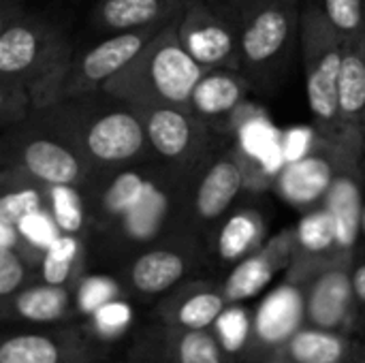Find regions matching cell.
Segmentation results:
<instances>
[{
  "label": "cell",
  "mask_w": 365,
  "mask_h": 363,
  "mask_svg": "<svg viewBox=\"0 0 365 363\" xmlns=\"http://www.w3.org/2000/svg\"><path fill=\"white\" fill-rule=\"evenodd\" d=\"M255 167L252 156L244 152L237 137L218 135L212 148L180 180L182 231L205 242L235 208Z\"/></svg>",
  "instance_id": "cell-1"
},
{
  "label": "cell",
  "mask_w": 365,
  "mask_h": 363,
  "mask_svg": "<svg viewBox=\"0 0 365 363\" xmlns=\"http://www.w3.org/2000/svg\"><path fill=\"white\" fill-rule=\"evenodd\" d=\"M175 21L167 24L158 36L111 81L113 92L135 109L178 107L188 109L190 96L203 68L180 43Z\"/></svg>",
  "instance_id": "cell-2"
},
{
  "label": "cell",
  "mask_w": 365,
  "mask_h": 363,
  "mask_svg": "<svg viewBox=\"0 0 365 363\" xmlns=\"http://www.w3.org/2000/svg\"><path fill=\"white\" fill-rule=\"evenodd\" d=\"M342 49L344 39L334 30V26L314 4L304 0L299 56L306 71V94L317 139L334 148L344 160L361 165L349 152L338 113V75L342 64Z\"/></svg>",
  "instance_id": "cell-3"
},
{
  "label": "cell",
  "mask_w": 365,
  "mask_h": 363,
  "mask_svg": "<svg viewBox=\"0 0 365 363\" xmlns=\"http://www.w3.org/2000/svg\"><path fill=\"white\" fill-rule=\"evenodd\" d=\"M304 0H269L240 26V66L252 90L272 94L289 75L299 53Z\"/></svg>",
  "instance_id": "cell-4"
},
{
  "label": "cell",
  "mask_w": 365,
  "mask_h": 363,
  "mask_svg": "<svg viewBox=\"0 0 365 363\" xmlns=\"http://www.w3.org/2000/svg\"><path fill=\"white\" fill-rule=\"evenodd\" d=\"M205 274L207 261L203 242L180 231L130 255L122 263L118 280L128 300L154 306L178 285Z\"/></svg>",
  "instance_id": "cell-5"
},
{
  "label": "cell",
  "mask_w": 365,
  "mask_h": 363,
  "mask_svg": "<svg viewBox=\"0 0 365 363\" xmlns=\"http://www.w3.org/2000/svg\"><path fill=\"white\" fill-rule=\"evenodd\" d=\"M111 349L98 344L83 321L28 332H0V363H98Z\"/></svg>",
  "instance_id": "cell-6"
},
{
  "label": "cell",
  "mask_w": 365,
  "mask_h": 363,
  "mask_svg": "<svg viewBox=\"0 0 365 363\" xmlns=\"http://www.w3.org/2000/svg\"><path fill=\"white\" fill-rule=\"evenodd\" d=\"M353 261L351 257L331 259L293 282L304 295L306 325L357 336V306L351 282Z\"/></svg>",
  "instance_id": "cell-7"
},
{
  "label": "cell",
  "mask_w": 365,
  "mask_h": 363,
  "mask_svg": "<svg viewBox=\"0 0 365 363\" xmlns=\"http://www.w3.org/2000/svg\"><path fill=\"white\" fill-rule=\"evenodd\" d=\"M150 152L184 175L212 148L218 133L186 109L150 107L139 109Z\"/></svg>",
  "instance_id": "cell-8"
},
{
  "label": "cell",
  "mask_w": 365,
  "mask_h": 363,
  "mask_svg": "<svg viewBox=\"0 0 365 363\" xmlns=\"http://www.w3.org/2000/svg\"><path fill=\"white\" fill-rule=\"evenodd\" d=\"M250 92L252 86L240 71L207 68L192 90L188 109L214 133L237 137L255 116H263L248 101Z\"/></svg>",
  "instance_id": "cell-9"
},
{
  "label": "cell",
  "mask_w": 365,
  "mask_h": 363,
  "mask_svg": "<svg viewBox=\"0 0 365 363\" xmlns=\"http://www.w3.org/2000/svg\"><path fill=\"white\" fill-rule=\"evenodd\" d=\"M178 39L203 68L240 66V26L205 0H186L178 21Z\"/></svg>",
  "instance_id": "cell-10"
},
{
  "label": "cell",
  "mask_w": 365,
  "mask_h": 363,
  "mask_svg": "<svg viewBox=\"0 0 365 363\" xmlns=\"http://www.w3.org/2000/svg\"><path fill=\"white\" fill-rule=\"evenodd\" d=\"M304 321V295L302 289L289 280L272 289L252 317V338L246 363H267L274 353L302 327Z\"/></svg>",
  "instance_id": "cell-11"
},
{
  "label": "cell",
  "mask_w": 365,
  "mask_h": 363,
  "mask_svg": "<svg viewBox=\"0 0 365 363\" xmlns=\"http://www.w3.org/2000/svg\"><path fill=\"white\" fill-rule=\"evenodd\" d=\"M267 242V218L255 205H235L205 237L207 276L220 280L235 263Z\"/></svg>",
  "instance_id": "cell-12"
},
{
  "label": "cell",
  "mask_w": 365,
  "mask_h": 363,
  "mask_svg": "<svg viewBox=\"0 0 365 363\" xmlns=\"http://www.w3.org/2000/svg\"><path fill=\"white\" fill-rule=\"evenodd\" d=\"M295 255V229H284L235 263L222 278L220 287L229 304H246L269 289L274 278L289 270Z\"/></svg>",
  "instance_id": "cell-13"
},
{
  "label": "cell",
  "mask_w": 365,
  "mask_h": 363,
  "mask_svg": "<svg viewBox=\"0 0 365 363\" xmlns=\"http://www.w3.org/2000/svg\"><path fill=\"white\" fill-rule=\"evenodd\" d=\"M227 306L220 280L197 276L163 295L152 306V319L175 329H210Z\"/></svg>",
  "instance_id": "cell-14"
},
{
  "label": "cell",
  "mask_w": 365,
  "mask_h": 363,
  "mask_svg": "<svg viewBox=\"0 0 365 363\" xmlns=\"http://www.w3.org/2000/svg\"><path fill=\"white\" fill-rule=\"evenodd\" d=\"M342 160L344 158L334 148L317 139L314 148L306 156L293 163H287L278 171L276 190L293 208L302 212L314 210L323 205L325 195Z\"/></svg>",
  "instance_id": "cell-15"
},
{
  "label": "cell",
  "mask_w": 365,
  "mask_h": 363,
  "mask_svg": "<svg viewBox=\"0 0 365 363\" xmlns=\"http://www.w3.org/2000/svg\"><path fill=\"white\" fill-rule=\"evenodd\" d=\"M86 152L105 165H122L143 156L150 145L139 109H111L92 120L83 135Z\"/></svg>",
  "instance_id": "cell-16"
},
{
  "label": "cell",
  "mask_w": 365,
  "mask_h": 363,
  "mask_svg": "<svg viewBox=\"0 0 365 363\" xmlns=\"http://www.w3.org/2000/svg\"><path fill=\"white\" fill-rule=\"evenodd\" d=\"M338 113L351 156L364 165L365 32L344 41L338 75Z\"/></svg>",
  "instance_id": "cell-17"
},
{
  "label": "cell",
  "mask_w": 365,
  "mask_h": 363,
  "mask_svg": "<svg viewBox=\"0 0 365 363\" xmlns=\"http://www.w3.org/2000/svg\"><path fill=\"white\" fill-rule=\"evenodd\" d=\"M71 321H79L73 289L30 282L6 297H0V323L62 325Z\"/></svg>",
  "instance_id": "cell-18"
},
{
  "label": "cell",
  "mask_w": 365,
  "mask_h": 363,
  "mask_svg": "<svg viewBox=\"0 0 365 363\" xmlns=\"http://www.w3.org/2000/svg\"><path fill=\"white\" fill-rule=\"evenodd\" d=\"M165 26L167 24H154L137 30L115 32L113 36L101 41L79 62V77L90 83H103L113 79L158 36Z\"/></svg>",
  "instance_id": "cell-19"
},
{
  "label": "cell",
  "mask_w": 365,
  "mask_h": 363,
  "mask_svg": "<svg viewBox=\"0 0 365 363\" xmlns=\"http://www.w3.org/2000/svg\"><path fill=\"white\" fill-rule=\"evenodd\" d=\"M359 336L302 325L267 363H351Z\"/></svg>",
  "instance_id": "cell-20"
},
{
  "label": "cell",
  "mask_w": 365,
  "mask_h": 363,
  "mask_svg": "<svg viewBox=\"0 0 365 363\" xmlns=\"http://www.w3.org/2000/svg\"><path fill=\"white\" fill-rule=\"evenodd\" d=\"M21 165L34 180L47 186H75L83 180L81 160L60 141L34 137L21 150Z\"/></svg>",
  "instance_id": "cell-21"
},
{
  "label": "cell",
  "mask_w": 365,
  "mask_h": 363,
  "mask_svg": "<svg viewBox=\"0 0 365 363\" xmlns=\"http://www.w3.org/2000/svg\"><path fill=\"white\" fill-rule=\"evenodd\" d=\"M186 0H103L98 24L113 32L169 24L180 17Z\"/></svg>",
  "instance_id": "cell-22"
},
{
  "label": "cell",
  "mask_w": 365,
  "mask_h": 363,
  "mask_svg": "<svg viewBox=\"0 0 365 363\" xmlns=\"http://www.w3.org/2000/svg\"><path fill=\"white\" fill-rule=\"evenodd\" d=\"M86 272V248L83 244L71 235H58L41 255L36 265V282L75 289Z\"/></svg>",
  "instance_id": "cell-23"
},
{
  "label": "cell",
  "mask_w": 365,
  "mask_h": 363,
  "mask_svg": "<svg viewBox=\"0 0 365 363\" xmlns=\"http://www.w3.org/2000/svg\"><path fill=\"white\" fill-rule=\"evenodd\" d=\"M152 188H154L152 178H148L135 169H128V171H122L120 175H115L98 199V205H96L98 227L111 229L130 210H135Z\"/></svg>",
  "instance_id": "cell-24"
},
{
  "label": "cell",
  "mask_w": 365,
  "mask_h": 363,
  "mask_svg": "<svg viewBox=\"0 0 365 363\" xmlns=\"http://www.w3.org/2000/svg\"><path fill=\"white\" fill-rule=\"evenodd\" d=\"M163 351L167 363H231L212 329H175L163 325Z\"/></svg>",
  "instance_id": "cell-25"
},
{
  "label": "cell",
  "mask_w": 365,
  "mask_h": 363,
  "mask_svg": "<svg viewBox=\"0 0 365 363\" xmlns=\"http://www.w3.org/2000/svg\"><path fill=\"white\" fill-rule=\"evenodd\" d=\"M41 56V36L28 24H11L0 36V75L28 73Z\"/></svg>",
  "instance_id": "cell-26"
},
{
  "label": "cell",
  "mask_w": 365,
  "mask_h": 363,
  "mask_svg": "<svg viewBox=\"0 0 365 363\" xmlns=\"http://www.w3.org/2000/svg\"><path fill=\"white\" fill-rule=\"evenodd\" d=\"M252 317L255 308L248 304H229L210 327L231 363H246L252 338Z\"/></svg>",
  "instance_id": "cell-27"
},
{
  "label": "cell",
  "mask_w": 365,
  "mask_h": 363,
  "mask_svg": "<svg viewBox=\"0 0 365 363\" xmlns=\"http://www.w3.org/2000/svg\"><path fill=\"white\" fill-rule=\"evenodd\" d=\"M83 321L88 334L103 347L111 349L115 342L130 338L135 334V308L133 300L120 297L113 302H107L92 315H88Z\"/></svg>",
  "instance_id": "cell-28"
},
{
  "label": "cell",
  "mask_w": 365,
  "mask_h": 363,
  "mask_svg": "<svg viewBox=\"0 0 365 363\" xmlns=\"http://www.w3.org/2000/svg\"><path fill=\"white\" fill-rule=\"evenodd\" d=\"M98 363H167L163 351V325L154 319L135 329L120 357H107Z\"/></svg>",
  "instance_id": "cell-29"
},
{
  "label": "cell",
  "mask_w": 365,
  "mask_h": 363,
  "mask_svg": "<svg viewBox=\"0 0 365 363\" xmlns=\"http://www.w3.org/2000/svg\"><path fill=\"white\" fill-rule=\"evenodd\" d=\"M75 295V312L77 319H86L88 315H92L94 310H98L101 306H105L107 302L120 300V297H128L120 285L118 278H109V276H83L77 287L73 289Z\"/></svg>",
  "instance_id": "cell-30"
},
{
  "label": "cell",
  "mask_w": 365,
  "mask_h": 363,
  "mask_svg": "<svg viewBox=\"0 0 365 363\" xmlns=\"http://www.w3.org/2000/svg\"><path fill=\"white\" fill-rule=\"evenodd\" d=\"M314 4L334 30L344 39H355L365 32V0H306Z\"/></svg>",
  "instance_id": "cell-31"
},
{
  "label": "cell",
  "mask_w": 365,
  "mask_h": 363,
  "mask_svg": "<svg viewBox=\"0 0 365 363\" xmlns=\"http://www.w3.org/2000/svg\"><path fill=\"white\" fill-rule=\"evenodd\" d=\"M34 265L11 246H0V297H6L30 282H36Z\"/></svg>",
  "instance_id": "cell-32"
},
{
  "label": "cell",
  "mask_w": 365,
  "mask_h": 363,
  "mask_svg": "<svg viewBox=\"0 0 365 363\" xmlns=\"http://www.w3.org/2000/svg\"><path fill=\"white\" fill-rule=\"evenodd\" d=\"M51 220L62 233H79L83 227V208L71 186H51Z\"/></svg>",
  "instance_id": "cell-33"
},
{
  "label": "cell",
  "mask_w": 365,
  "mask_h": 363,
  "mask_svg": "<svg viewBox=\"0 0 365 363\" xmlns=\"http://www.w3.org/2000/svg\"><path fill=\"white\" fill-rule=\"evenodd\" d=\"M41 203H43V195L32 186L0 193V223L17 229V225L26 216L41 212Z\"/></svg>",
  "instance_id": "cell-34"
},
{
  "label": "cell",
  "mask_w": 365,
  "mask_h": 363,
  "mask_svg": "<svg viewBox=\"0 0 365 363\" xmlns=\"http://www.w3.org/2000/svg\"><path fill=\"white\" fill-rule=\"evenodd\" d=\"M56 229H58V227L53 225V220L47 218V216H43L41 212H34V214L26 216V218L17 225L19 235H21L26 242H30L34 248H38V250H45V248L58 237Z\"/></svg>",
  "instance_id": "cell-35"
},
{
  "label": "cell",
  "mask_w": 365,
  "mask_h": 363,
  "mask_svg": "<svg viewBox=\"0 0 365 363\" xmlns=\"http://www.w3.org/2000/svg\"><path fill=\"white\" fill-rule=\"evenodd\" d=\"M351 282L357 306V336H365V255H355L351 267Z\"/></svg>",
  "instance_id": "cell-36"
},
{
  "label": "cell",
  "mask_w": 365,
  "mask_h": 363,
  "mask_svg": "<svg viewBox=\"0 0 365 363\" xmlns=\"http://www.w3.org/2000/svg\"><path fill=\"white\" fill-rule=\"evenodd\" d=\"M205 2L212 9H216L218 13H222L225 17H229L231 21H235L237 26H242L246 15H250L257 6H261L269 0H205Z\"/></svg>",
  "instance_id": "cell-37"
},
{
  "label": "cell",
  "mask_w": 365,
  "mask_h": 363,
  "mask_svg": "<svg viewBox=\"0 0 365 363\" xmlns=\"http://www.w3.org/2000/svg\"><path fill=\"white\" fill-rule=\"evenodd\" d=\"M357 255H365V197L361 203V216H359V244H357Z\"/></svg>",
  "instance_id": "cell-38"
},
{
  "label": "cell",
  "mask_w": 365,
  "mask_h": 363,
  "mask_svg": "<svg viewBox=\"0 0 365 363\" xmlns=\"http://www.w3.org/2000/svg\"><path fill=\"white\" fill-rule=\"evenodd\" d=\"M351 363H365V336H359V344H357V351H355Z\"/></svg>",
  "instance_id": "cell-39"
},
{
  "label": "cell",
  "mask_w": 365,
  "mask_h": 363,
  "mask_svg": "<svg viewBox=\"0 0 365 363\" xmlns=\"http://www.w3.org/2000/svg\"><path fill=\"white\" fill-rule=\"evenodd\" d=\"M6 107H9V96H6V92H4V88L0 86V116L6 111Z\"/></svg>",
  "instance_id": "cell-40"
},
{
  "label": "cell",
  "mask_w": 365,
  "mask_h": 363,
  "mask_svg": "<svg viewBox=\"0 0 365 363\" xmlns=\"http://www.w3.org/2000/svg\"><path fill=\"white\" fill-rule=\"evenodd\" d=\"M4 28H6V24H4V13L0 11V36H2V32H4Z\"/></svg>",
  "instance_id": "cell-41"
},
{
  "label": "cell",
  "mask_w": 365,
  "mask_h": 363,
  "mask_svg": "<svg viewBox=\"0 0 365 363\" xmlns=\"http://www.w3.org/2000/svg\"><path fill=\"white\" fill-rule=\"evenodd\" d=\"M364 171H365V137H364Z\"/></svg>",
  "instance_id": "cell-42"
}]
</instances>
